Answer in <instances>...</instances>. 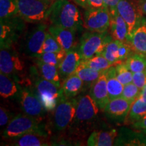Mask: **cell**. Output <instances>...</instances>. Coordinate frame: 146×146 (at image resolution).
Wrapping results in <instances>:
<instances>
[{
  "label": "cell",
  "instance_id": "44dd1931",
  "mask_svg": "<svg viewBox=\"0 0 146 146\" xmlns=\"http://www.w3.org/2000/svg\"><path fill=\"white\" fill-rule=\"evenodd\" d=\"M23 88L21 84L6 74H0V95L3 99H17Z\"/></svg>",
  "mask_w": 146,
  "mask_h": 146
},
{
  "label": "cell",
  "instance_id": "cb8c5ba5",
  "mask_svg": "<svg viewBox=\"0 0 146 146\" xmlns=\"http://www.w3.org/2000/svg\"><path fill=\"white\" fill-rule=\"evenodd\" d=\"M84 82L75 73L71 74L62 82V89L66 98H74L80 94L84 86Z\"/></svg>",
  "mask_w": 146,
  "mask_h": 146
},
{
  "label": "cell",
  "instance_id": "ac0fdd59",
  "mask_svg": "<svg viewBox=\"0 0 146 146\" xmlns=\"http://www.w3.org/2000/svg\"><path fill=\"white\" fill-rule=\"evenodd\" d=\"M10 145L15 146H48L52 145L49 135L31 133L10 140Z\"/></svg>",
  "mask_w": 146,
  "mask_h": 146
},
{
  "label": "cell",
  "instance_id": "60d3db41",
  "mask_svg": "<svg viewBox=\"0 0 146 146\" xmlns=\"http://www.w3.org/2000/svg\"><path fill=\"white\" fill-rule=\"evenodd\" d=\"M133 128L136 129H141V130H146V115L144 116L141 119L132 124Z\"/></svg>",
  "mask_w": 146,
  "mask_h": 146
},
{
  "label": "cell",
  "instance_id": "ba28073f",
  "mask_svg": "<svg viewBox=\"0 0 146 146\" xmlns=\"http://www.w3.org/2000/svg\"><path fill=\"white\" fill-rule=\"evenodd\" d=\"M18 14L26 23H44L48 18L52 3L44 0H17Z\"/></svg>",
  "mask_w": 146,
  "mask_h": 146
},
{
  "label": "cell",
  "instance_id": "3957f363",
  "mask_svg": "<svg viewBox=\"0 0 146 146\" xmlns=\"http://www.w3.org/2000/svg\"><path fill=\"white\" fill-rule=\"evenodd\" d=\"M31 133L49 135L47 126L41 120L24 113L16 115L11 120L3 131V137L5 139L12 140Z\"/></svg>",
  "mask_w": 146,
  "mask_h": 146
},
{
  "label": "cell",
  "instance_id": "9a60e30c",
  "mask_svg": "<svg viewBox=\"0 0 146 146\" xmlns=\"http://www.w3.org/2000/svg\"><path fill=\"white\" fill-rule=\"evenodd\" d=\"M106 72H103L96 82L90 87V96L95 100L101 110H104L110 102L108 91L107 89V78Z\"/></svg>",
  "mask_w": 146,
  "mask_h": 146
},
{
  "label": "cell",
  "instance_id": "6da1fadb",
  "mask_svg": "<svg viewBox=\"0 0 146 146\" xmlns=\"http://www.w3.org/2000/svg\"><path fill=\"white\" fill-rule=\"evenodd\" d=\"M47 21L52 25L80 31L83 19L79 10L68 0H56L51 6Z\"/></svg>",
  "mask_w": 146,
  "mask_h": 146
},
{
  "label": "cell",
  "instance_id": "b9f144b4",
  "mask_svg": "<svg viewBox=\"0 0 146 146\" xmlns=\"http://www.w3.org/2000/svg\"><path fill=\"white\" fill-rule=\"evenodd\" d=\"M72 1H74L76 4H77L78 5H79V6L82 7V8H85V9L89 8L87 0H72Z\"/></svg>",
  "mask_w": 146,
  "mask_h": 146
},
{
  "label": "cell",
  "instance_id": "7bdbcfd3",
  "mask_svg": "<svg viewBox=\"0 0 146 146\" xmlns=\"http://www.w3.org/2000/svg\"><path fill=\"white\" fill-rule=\"evenodd\" d=\"M139 7L142 14L146 15V0H139Z\"/></svg>",
  "mask_w": 146,
  "mask_h": 146
},
{
  "label": "cell",
  "instance_id": "f1b7e54d",
  "mask_svg": "<svg viewBox=\"0 0 146 146\" xmlns=\"http://www.w3.org/2000/svg\"><path fill=\"white\" fill-rule=\"evenodd\" d=\"M18 15L17 0H0V21Z\"/></svg>",
  "mask_w": 146,
  "mask_h": 146
},
{
  "label": "cell",
  "instance_id": "e0dca14e",
  "mask_svg": "<svg viewBox=\"0 0 146 146\" xmlns=\"http://www.w3.org/2000/svg\"><path fill=\"white\" fill-rule=\"evenodd\" d=\"M81 60L82 58L79 52L74 48L66 53L65 56L58 66L62 82L68 76L75 73Z\"/></svg>",
  "mask_w": 146,
  "mask_h": 146
},
{
  "label": "cell",
  "instance_id": "30bf717a",
  "mask_svg": "<svg viewBox=\"0 0 146 146\" xmlns=\"http://www.w3.org/2000/svg\"><path fill=\"white\" fill-rule=\"evenodd\" d=\"M48 32V27L44 23L36 24L29 31L22 42V50L27 56L35 58L42 53V47Z\"/></svg>",
  "mask_w": 146,
  "mask_h": 146
},
{
  "label": "cell",
  "instance_id": "ffe728a7",
  "mask_svg": "<svg viewBox=\"0 0 146 146\" xmlns=\"http://www.w3.org/2000/svg\"><path fill=\"white\" fill-rule=\"evenodd\" d=\"M110 14L111 20L110 28L113 39L121 42L129 43V31L125 21L118 14V11L114 13H110Z\"/></svg>",
  "mask_w": 146,
  "mask_h": 146
},
{
  "label": "cell",
  "instance_id": "8fae6325",
  "mask_svg": "<svg viewBox=\"0 0 146 146\" xmlns=\"http://www.w3.org/2000/svg\"><path fill=\"white\" fill-rule=\"evenodd\" d=\"M16 100L21 110L25 114L39 120H42L45 116L47 111L32 86L23 87Z\"/></svg>",
  "mask_w": 146,
  "mask_h": 146
},
{
  "label": "cell",
  "instance_id": "484cf974",
  "mask_svg": "<svg viewBox=\"0 0 146 146\" xmlns=\"http://www.w3.org/2000/svg\"><path fill=\"white\" fill-rule=\"evenodd\" d=\"M145 115L146 100L142 98L141 97L139 96L131 105L129 114L124 122L127 125H130V124L132 125L143 118Z\"/></svg>",
  "mask_w": 146,
  "mask_h": 146
},
{
  "label": "cell",
  "instance_id": "d6a6232c",
  "mask_svg": "<svg viewBox=\"0 0 146 146\" xmlns=\"http://www.w3.org/2000/svg\"><path fill=\"white\" fill-rule=\"evenodd\" d=\"M116 78L123 85L132 83L133 72L129 70L125 63H119L115 66Z\"/></svg>",
  "mask_w": 146,
  "mask_h": 146
},
{
  "label": "cell",
  "instance_id": "ab89813d",
  "mask_svg": "<svg viewBox=\"0 0 146 146\" xmlns=\"http://www.w3.org/2000/svg\"><path fill=\"white\" fill-rule=\"evenodd\" d=\"M87 1L89 8H98L106 7L104 2V0H87Z\"/></svg>",
  "mask_w": 146,
  "mask_h": 146
},
{
  "label": "cell",
  "instance_id": "7c38bea8",
  "mask_svg": "<svg viewBox=\"0 0 146 146\" xmlns=\"http://www.w3.org/2000/svg\"><path fill=\"white\" fill-rule=\"evenodd\" d=\"M110 12L106 7L88 8L84 13L83 27L91 32H106L110 26Z\"/></svg>",
  "mask_w": 146,
  "mask_h": 146
},
{
  "label": "cell",
  "instance_id": "f546056e",
  "mask_svg": "<svg viewBox=\"0 0 146 146\" xmlns=\"http://www.w3.org/2000/svg\"><path fill=\"white\" fill-rule=\"evenodd\" d=\"M82 61L90 68L100 72H105L114 66L101 54L97 55L87 60H82Z\"/></svg>",
  "mask_w": 146,
  "mask_h": 146
},
{
  "label": "cell",
  "instance_id": "8992f818",
  "mask_svg": "<svg viewBox=\"0 0 146 146\" xmlns=\"http://www.w3.org/2000/svg\"><path fill=\"white\" fill-rule=\"evenodd\" d=\"M112 39V35H109L108 31L85 33L80 39L78 44V50L82 60H87L97 55H100L106 45Z\"/></svg>",
  "mask_w": 146,
  "mask_h": 146
},
{
  "label": "cell",
  "instance_id": "74e56055",
  "mask_svg": "<svg viewBox=\"0 0 146 146\" xmlns=\"http://www.w3.org/2000/svg\"><path fill=\"white\" fill-rule=\"evenodd\" d=\"M133 83L141 90L146 84V71L133 73Z\"/></svg>",
  "mask_w": 146,
  "mask_h": 146
},
{
  "label": "cell",
  "instance_id": "52a82bcc",
  "mask_svg": "<svg viewBox=\"0 0 146 146\" xmlns=\"http://www.w3.org/2000/svg\"><path fill=\"white\" fill-rule=\"evenodd\" d=\"M12 47L1 49L0 72L14 78L22 85L25 83V62Z\"/></svg>",
  "mask_w": 146,
  "mask_h": 146
},
{
  "label": "cell",
  "instance_id": "7402d4cb",
  "mask_svg": "<svg viewBox=\"0 0 146 146\" xmlns=\"http://www.w3.org/2000/svg\"><path fill=\"white\" fill-rule=\"evenodd\" d=\"M132 50L139 53L146 54V19L142 18L136 27L129 41Z\"/></svg>",
  "mask_w": 146,
  "mask_h": 146
},
{
  "label": "cell",
  "instance_id": "8d00e7d4",
  "mask_svg": "<svg viewBox=\"0 0 146 146\" xmlns=\"http://www.w3.org/2000/svg\"><path fill=\"white\" fill-rule=\"evenodd\" d=\"M14 114L5 107L0 108V126L4 127L11 121L14 117Z\"/></svg>",
  "mask_w": 146,
  "mask_h": 146
},
{
  "label": "cell",
  "instance_id": "4316f807",
  "mask_svg": "<svg viewBox=\"0 0 146 146\" xmlns=\"http://www.w3.org/2000/svg\"><path fill=\"white\" fill-rule=\"evenodd\" d=\"M102 72H103L94 70L90 68L81 60V63L76 69L75 74L81 78L84 83L89 86L90 85L91 87L92 84L96 82L97 79L100 77Z\"/></svg>",
  "mask_w": 146,
  "mask_h": 146
},
{
  "label": "cell",
  "instance_id": "ee69618b",
  "mask_svg": "<svg viewBox=\"0 0 146 146\" xmlns=\"http://www.w3.org/2000/svg\"><path fill=\"white\" fill-rule=\"evenodd\" d=\"M139 96L141 97L142 98H143L145 100H146V84L145 85V86L143 87V88L141 89V94H140Z\"/></svg>",
  "mask_w": 146,
  "mask_h": 146
},
{
  "label": "cell",
  "instance_id": "d4e9b609",
  "mask_svg": "<svg viewBox=\"0 0 146 146\" xmlns=\"http://www.w3.org/2000/svg\"><path fill=\"white\" fill-rule=\"evenodd\" d=\"M107 78V89L110 100L122 96L124 85L118 81L116 76L115 66H112L106 72Z\"/></svg>",
  "mask_w": 146,
  "mask_h": 146
},
{
  "label": "cell",
  "instance_id": "7a4b0ae2",
  "mask_svg": "<svg viewBox=\"0 0 146 146\" xmlns=\"http://www.w3.org/2000/svg\"><path fill=\"white\" fill-rule=\"evenodd\" d=\"M29 73L31 86L41 100L43 106L47 112H52L64 96L62 87L57 86L41 76L36 66L31 67Z\"/></svg>",
  "mask_w": 146,
  "mask_h": 146
},
{
  "label": "cell",
  "instance_id": "9c48e42d",
  "mask_svg": "<svg viewBox=\"0 0 146 146\" xmlns=\"http://www.w3.org/2000/svg\"><path fill=\"white\" fill-rule=\"evenodd\" d=\"M25 29V21L19 15L0 21V48H9L19 40Z\"/></svg>",
  "mask_w": 146,
  "mask_h": 146
},
{
  "label": "cell",
  "instance_id": "f35d334b",
  "mask_svg": "<svg viewBox=\"0 0 146 146\" xmlns=\"http://www.w3.org/2000/svg\"><path fill=\"white\" fill-rule=\"evenodd\" d=\"M119 1L120 0H104L106 6L109 9L110 13H114L117 11V5Z\"/></svg>",
  "mask_w": 146,
  "mask_h": 146
},
{
  "label": "cell",
  "instance_id": "d590c367",
  "mask_svg": "<svg viewBox=\"0 0 146 146\" xmlns=\"http://www.w3.org/2000/svg\"><path fill=\"white\" fill-rule=\"evenodd\" d=\"M131 47L130 43L121 42L118 50V58L119 62L126 60L131 54Z\"/></svg>",
  "mask_w": 146,
  "mask_h": 146
},
{
  "label": "cell",
  "instance_id": "4fadbf2b",
  "mask_svg": "<svg viewBox=\"0 0 146 146\" xmlns=\"http://www.w3.org/2000/svg\"><path fill=\"white\" fill-rule=\"evenodd\" d=\"M117 11L123 18L128 27L129 43L132 34L142 19V13L139 7L131 0H120L117 5Z\"/></svg>",
  "mask_w": 146,
  "mask_h": 146
},
{
  "label": "cell",
  "instance_id": "5b68a950",
  "mask_svg": "<svg viewBox=\"0 0 146 146\" xmlns=\"http://www.w3.org/2000/svg\"><path fill=\"white\" fill-rule=\"evenodd\" d=\"M76 99L77 104L75 116L70 127L72 132L78 134L80 131L85 127H91L95 123L100 109L90 94L81 95Z\"/></svg>",
  "mask_w": 146,
  "mask_h": 146
},
{
  "label": "cell",
  "instance_id": "f6af8a7d",
  "mask_svg": "<svg viewBox=\"0 0 146 146\" xmlns=\"http://www.w3.org/2000/svg\"><path fill=\"white\" fill-rule=\"evenodd\" d=\"M44 1H47V2H48V3H53L55 1H56V0H44Z\"/></svg>",
  "mask_w": 146,
  "mask_h": 146
},
{
  "label": "cell",
  "instance_id": "d6986e66",
  "mask_svg": "<svg viewBox=\"0 0 146 146\" xmlns=\"http://www.w3.org/2000/svg\"><path fill=\"white\" fill-rule=\"evenodd\" d=\"M118 136L116 129L110 130H96L89 135L87 145L90 146H110L114 145Z\"/></svg>",
  "mask_w": 146,
  "mask_h": 146
},
{
  "label": "cell",
  "instance_id": "836d02e7",
  "mask_svg": "<svg viewBox=\"0 0 146 146\" xmlns=\"http://www.w3.org/2000/svg\"><path fill=\"white\" fill-rule=\"evenodd\" d=\"M64 51L60 43L56 41V39L47 32L46 37L43 43L42 47V53L43 52H60Z\"/></svg>",
  "mask_w": 146,
  "mask_h": 146
},
{
  "label": "cell",
  "instance_id": "2e32d148",
  "mask_svg": "<svg viewBox=\"0 0 146 146\" xmlns=\"http://www.w3.org/2000/svg\"><path fill=\"white\" fill-rule=\"evenodd\" d=\"M76 31L74 29H65L52 25L48 27V32L56 39L66 52L74 48Z\"/></svg>",
  "mask_w": 146,
  "mask_h": 146
},
{
  "label": "cell",
  "instance_id": "603a6c76",
  "mask_svg": "<svg viewBox=\"0 0 146 146\" xmlns=\"http://www.w3.org/2000/svg\"><path fill=\"white\" fill-rule=\"evenodd\" d=\"M35 63L41 76L52 82L58 87H62L61 78H60L58 66L50 64L45 63L39 60H35Z\"/></svg>",
  "mask_w": 146,
  "mask_h": 146
},
{
  "label": "cell",
  "instance_id": "4dcf8cb0",
  "mask_svg": "<svg viewBox=\"0 0 146 146\" xmlns=\"http://www.w3.org/2000/svg\"><path fill=\"white\" fill-rule=\"evenodd\" d=\"M120 43L121 41L113 39L106 45L101 54V55L106 58L110 62L114 65L120 62L118 58V50Z\"/></svg>",
  "mask_w": 146,
  "mask_h": 146
},
{
  "label": "cell",
  "instance_id": "277c9868",
  "mask_svg": "<svg viewBox=\"0 0 146 146\" xmlns=\"http://www.w3.org/2000/svg\"><path fill=\"white\" fill-rule=\"evenodd\" d=\"M76 104V98L69 99L64 96L54 110L50 112L47 129L58 133L63 132L70 127L75 116Z\"/></svg>",
  "mask_w": 146,
  "mask_h": 146
},
{
  "label": "cell",
  "instance_id": "5bb4252c",
  "mask_svg": "<svg viewBox=\"0 0 146 146\" xmlns=\"http://www.w3.org/2000/svg\"><path fill=\"white\" fill-rule=\"evenodd\" d=\"M133 103L122 96L118 97L110 100L104 110V112L106 116L111 120L125 121Z\"/></svg>",
  "mask_w": 146,
  "mask_h": 146
},
{
  "label": "cell",
  "instance_id": "e575fe53",
  "mask_svg": "<svg viewBox=\"0 0 146 146\" xmlns=\"http://www.w3.org/2000/svg\"><path fill=\"white\" fill-rule=\"evenodd\" d=\"M141 91V89H139V87H137L132 82L124 85L122 97L133 103L139 96Z\"/></svg>",
  "mask_w": 146,
  "mask_h": 146
},
{
  "label": "cell",
  "instance_id": "1f68e13d",
  "mask_svg": "<svg viewBox=\"0 0 146 146\" xmlns=\"http://www.w3.org/2000/svg\"><path fill=\"white\" fill-rule=\"evenodd\" d=\"M66 52L62 51L60 52H43L35 58V60H39L45 63L50 64L59 66L62 60L65 56Z\"/></svg>",
  "mask_w": 146,
  "mask_h": 146
},
{
  "label": "cell",
  "instance_id": "83f0119b",
  "mask_svg": "<svg viewBox=\"0 0 146 146\" xmlns=\"http://www.w3.org/2000/svg\"><path fill=\"white\" fill-rule=\"evenodd\" d=\"M125 64L131 72H139L146 71V56L143 53L131 54L125 60Z\"/></svg>",
  "mask_w": 146,
  "mask_h": 146
}]
</instances>
